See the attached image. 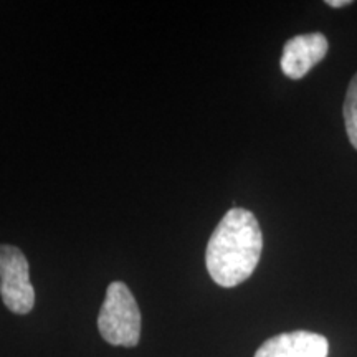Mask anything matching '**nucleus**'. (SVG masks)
<instances>
[{"label": "nucleus", "instance_id": "1", "mask_svg": "<svg viewBox=\"0 0 357 357\" xmlns=\"http://www.w3.org/2000/svg\"><path fill=\"white\" fill-rule=\"evenodd\" d=\"M261 250L263 234L257 217L247 208H230L208 240V275L222 288L238 287L255 271Z\"/></svg>", "mask_w": 357, "mask_h": 357}, {"label": "nucleus", "instance_id": "2", "mask_svg": "<svg viewBox=\"0 0 357 357\" xmlns=\"http://www.w3.org/2000/svg\"><path fill=\"white\" fill-rule=\"evenodd\" d=\"M98 329L102 339L113 346L134 347L139 342L141 311L123 281H114L108 287L98 316Z\"/></svg>", "mask_w": 357, "mask_h": 357}, {"label": "nucleus", "instance_id": "3", "mask_svg": "<svg viewBox=\"0 0 357 357\" xmlns=\"http://www.w3.org/2000/svg\"><path fill=\"white\" fill-rule=\"evenodd\" d=\"M0 294L3 305L15 314H29L35 305V289L30 283L29 261L12 245H0Z\"/></svg>", "mask_w": 357, "mask_h": 357}, {"label": "nucleus", "instance_id": "4", "mask_svg": "<svg viewBox=\"0 0 357 357\" xmlns=\"http://www.w3.org/2000/svg\"><path fill=\"white\" fill-rule=\"evenodd\" d=\"M329 48L328 38L323 33H303L288 40L281 55V70L291 79L306 77L307 71L326 56Z\"/></svg>", "mask_w": 357, "mask_h": 357}, {"label": "nucleus", "instance_id": "5", "mask_svg": "<svg viewBox=\"0 0 357 357\" xmlns=\"http://www.w3.org/2000/svg\"><path fill=\"white\" fill-rule=\"evenodd\" d=\"M329 342L310 331L283 333L270 337L258 347L255 357H328Z\"/></svg>", "mask_w": 357, "mask_h": 357}, {"label": "nucleus", "instance_id": "6", "mask_svg": "<svg viewBox=\"0 0 357 357\" xmlns=\"http://www.w3.org/2000/svg\"><path fill=\"white\" fill-rule=\"evenodd\" d=\"M342 113H344L347 136H349L351 144L357 151V73L352 77L349 86H347Z\"/></svg>", "mask_w": 357, "mask_h": 357}, {"label": "nucleus", "instance_id": "7", "mask_svg": "<svg viewBox=\"0 0 357 357\" xmlns=\"http://www.w3.org/2000/svg\"><path fill=\"white\" fill-rule=\"evenodd\" d=\"M326 3H328V6L333 7V8H341V7L349 6L351 0H328Z\"/></svg>", "mask_w": 357, "mask_h": 357}]
</instances>
